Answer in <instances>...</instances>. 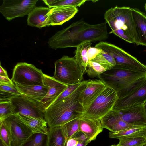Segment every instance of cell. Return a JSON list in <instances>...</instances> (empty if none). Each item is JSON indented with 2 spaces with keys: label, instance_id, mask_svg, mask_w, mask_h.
I'll use <instances>...</instances> for the list:
<instances>
[{
  "label": "cell",
  "instance_id": "ee69618b",
  "mask_svg": "<svg viewBox=\"0 0 146 146\" xmlns=\"http://www.w3.org/2000/svg\"><path fill=\"white\" fill-rule=\"evenodd\" d=\"M144 8L145 9V10L146 12V3H145V6H144Z\"/></svg>",
  "mask_w": 146,
  "mask_h": 146
},
{
  "label": "cell",
  "instance_id": "277c9868",
  "mask_svg": "<svg viewBox=\"0 0 146 146\" xmlns=\"http://www.w3.org/2000/svg\"><path fill=\"white\" fill-rule=\"evenodd\" d=\"M146 76V72L127 69L116 65L113 68L100 75L98 77L106 86L114 89L117 94L138 79Z\"/></svg>",
  "mask_w": 146,
  "mask_h": 146
},
{
  "label": "cell",
  "instance_id": "f6af8a7d",
  "mask_svg": "<svg viewBox=\"0 0 146 146\" xmlns=\"http://www.w3.org/2000/svg\"><path fill=\"white\" fill-rule=\"evenodd\" d=\"M110 146H118L117 145H115V144H114V145H111Z\"/></svg>",
  "mask_w": 146,
  "mask_h": 146
},
{
  "label": "cell",
  "instance_id": "44dd1931",
  "mask_svg": "<svg viewBox=\"0 0 146 146\" xmlns=\"http://www.w3.org/2000/svg\"><path fill=\"white\" fill-rule=\"evenodd\" d=\"M16 114L19 120L29 128L33 134L41 133L47 135L48 128L47 126V123L45 120H40L19 113Z\"/></svg>",
  "mask_w": 146,
  "mask_h": 146
},
{
  "label": "cell",
  "instance_id": "4fadbf2b",
  "mask_svg": "<svg viewBox=\"0 0 146 146\" xmlns=\"http://www.w3.org/2000/svg\"><path fill=\"white\" fill-rule=\"evenodd\" d=\"M44 85L48 87V91L40 103L45 110L51 106L67 87L55 80L53 77L44 74Z\"/></svg>",
  "mask_w": 146,
  "mask_h": 146
},
{
  "label": "cell",
  "instance_id": "8fae6325",
  "mask_svg": "<svg viewBox=\"0 0 146 146\" xmlns=\"http://www.w3.org/2000/svg\"><path fill=\"white\" fill-rule=\"evenodd\" d=\"M146 102V80L130 94L118 98L113 110H119L144 106Z\"/></svg>",
  "mask_w": 146,
  "mask_h": 146
},
{
  "label": "cell",
  "instance_id": "1f68e13d",
  "mask_svg": "<svg viewBox=\"0 0 146 146\" xmlns=\"http://www.w3.org/2000/svg\"><path fill=\"white\" fill-rule=\"evenodd\" d=\"M47 135L33 134L30 139L23 146H47Z\"/></svg>",
  "mask_w": 146,
  "mask_h": 146
},
{
  "label": "cell",
  "instance_id": "3957f363",
  "mask_svg": "<svg viewBox=\"0 0 146 146\" xmlns=\"http://www.w3.org/2000/svg\"><path fill=\"white\" fill-rule=\"evenodd\" d=\"M104 18L113 33L125 41L139 45L136 26L131 8L116 6L106 11Z\"/></svg>",
  "mask_w": 146,
  "mask_h": 146
},
{
  "label": "cell",
  "instance_id": "4316f807",
  "mask_svg": "<svg viewBox=\"0 0 146 146\" xmlns=\"http://www.w3.org/2000/svg\"><path fill=\"white\" fill-rule=\"evenodd\" d=\"M42 1L49 8L60 6L80 7L86 0H43Z\"/></svg>",
  "mask_w": 146,
  "mask_h": 146
},
{
  "label": "cell",
  "instance_id": "d6a6232c",
  "mask_svg": "<svg viewBox=\"0 0 146 146\" xmlns=\"http://www.w3.org/2000/svg\"><path fill=\"white\" fill-rule=\"evenodd\" d=\"M13 115L11 101L0 102V122Z\"/></svg>",
  "mask_w": 146,
  "mask_h": 146
},
{
  "label": "cell",
  "instance_id": "6da1fadb",
  "mask_svg": "<svg viewBox=\"0 0 146 146\" xmlns=\"http://www.w3.org/2000/svg\"><path fill=\"white\" fill-rule=\"evenodd\" d=\"M109 36L106 22L92 25L80 20L56 32L48 43L50 48L54 50L77 48L85 42L102 41Z\"/></svg>",
  "mask_w": 146,
  "mask_h": 146
},
{
  "label": "cell",
  "instance_id": "9c48e42d",
  "mask_svg": "<svg viewBox=\"0 0 146 146\" xmlns=\"http://www.w3.org/2000/svg\"><path fill=\"white\" fill-rule=\"evenodd\" d=\"M10 101L13 114L19 113L40 120H45V110L39 102L22 94L13 96Z\"/></svg>",
  "mask_w": 146,
  "mask_h": 146
},
{
  "label": "cell",
  "instance_id": "5bb4252c",
  "mask_svg": "<svg viewBox=\"0 0 146 146\" xmlns=\"http://www.w3.org/2000/svg\"><path fill=\"white\" fill-rule=\"evenodd\" d=\"M106 86L100 79L88 80L85 88L80 93L78 98V101L84 110L100 94Z\"/></svg>",
  "mask_w": 146,
  "mask_h": 146
},
{
  "label": "cell",
  "instance_id": "4dcf8cb0",
  "mask_svg": "<svg viewBox=\"0 0 146 146\" xmlns=\"http://www.w3.org/2000/svg\"><path fill=\"white\" fill-rule=\"evenodd\" d=\"M146 80V76L141 77L133 82L128 86L117 93L118 98L127 96L136 90Z\"/></svg>",
  "mask_w": 146,
  "mask_h": 146
},
{
  "label": "cell",
  "instance_id": "8d00e7d4",
  "mask_svg": "<svg viewBox=\"0 0 146 146\" xmlns=\"http://www.w3.org/2000/svg\"><path fill=\"white\" fill-rule=\"evenodd\" d=\"M102 50L94 47L90 46L88 49L87 51V55L89 61L94 58L99 53H100Z\"/></svg>",
  "mask_w": 146,
  "mask_h": 146
},
{
  "label": "cell",
  "instance_id": "836d02e7",
  "mask_svg": "<svg viewBox=\"0 0 146 146\" xmlns=\"http://www.w3.org/2000/svg\"><path fill=\"white\" fill-rule=\"evenodd\" d=\"M81 83L82 82L78 84L68 85L66 88L52 104H55L70 95L78 88L81 85Z\"/></svg>",
  "mask_w": 146,
  "mask_h": 146
},
{
  "label": "cell",
  "instance_id": "ab89813d",
  "mask_svg": "<svg viewBox=\"0 0 146 146\" xmlns=\"http://www.w3.org/2000/svg\"><path fill=\"white\" fill-rule=\"evenodd\" d=\"M78 143L74 138L71 137L67 140L66 146H76Z\"/></svg>",
  "mask_w": 146,
  "mask_h": 146
},
{
  "label": "cell",
  "instance_id": "2e32d148",
  "mask_svg": "<svg viewBox=\"0 0 146 146\" xmlns=\"http://www.w3.org/2000/svg\"><path fill=\"white\" fill-rule=\"evenodd\" d=\"M78 12L77 7L75 6L51 8L49 17L50 25H61L72 18Z\"/></svg>",
  "mask_w": 146,
  "mask_h": 146
},
{
  "label": "cell",
  "instance_id": "f546056e",
  "mask_svg": "<svg viewBox=\"0 0 146 146\" xmlns=\"http://www.w3.org/2000/svg\"><path fill=\"white\" fill-rule=\"evenodd\" d=\"M118 146H143L146 144V137L138 136L120 139Z\"/></svg>",
  "mask_w": 146,
  "mask_h": 146
},
{
  "label": "cell",
  "instance_id": "7a4b0ae2",
  "mask_svg": "<svg viewBox=\"0 0 146 146\" xmlns=\"http://www.w3.org/2000/svg\"><path fill=\"white\" fill-rule=\"evenodd\" d=\"M88 81H82L80 86L72 94L52 104L45 110L44 119L49 127L62 126L82 115L84 110L78 98Z\"/></svg>",
  "mask_w": 146,
  "mask_h": 146
},
{
  "label": "cell",
  "instance_id": "cb8c5ba5",
  "mask_svg": "<svg viewBox=\"0 0 146 146\" xmlns=\"http://www.w3.org/2000/svg\"><path fill=\"white\" fill-rule=\"evenodd\" d=\"M109 136L110 138L119 139L138 136L146 137V125L134 127L117 132L110 131Z\"/></svg>",
  "mask_w": 146,
  "mask_h": 146
},
{
  "label": "cell",
  "instance_id": "484cf974",
  "mask_svg": "<svg viewBox=\"0 0 146 146\" xmlns=\"http://www.w3.org/2000/svg\"><path fill=\"white\" fill-rule=\"evenodd\" d=\"M90 60L99 64L106 68L108 70L112 69L116 65L115 61L113 56L102 50L94 58Z\"/></svg>",
  "mask_w": 146,
  "mask_h": 146
},
{
  "label": "cell",
  "instance_id": "e575fe53",
  "mask_svg": "<svg viewBox=\"0 0 146 146\" xmlns=\"http://www.w3.org/2000/svg\"><path fill=\"white\" fill-rule=\"evenodd\" d=\"M0 90L8 92L15 95L21 94L15 85L0 84Z\"/></svg>",
  "mask_w": 146,
  "mask_h": 146
},
{
  "label": "cell",
  "instance_id": "52a82bcc",
  "mask_svg": "<svg viewBox=\"0 0 146 146\" xmlns=\"http://www.w3.org/2000/svg\"><path fill=\"white\" fill-rule=\"evenodd\" d=\"M95 47L111 54L114 58L117 65L131 70L146 72V65L115 45L102 41L96 44Z\"/></svg>",
  "mask_w": 146,
  "mask_h": 146
},
{
  "label": "cell",
  "instance_id": "7402d4cb",
  "mask_svg": "<svg viewBox=\"0 0 146 146\" xmlns=\"http://www.w3.org/2000/svg\"><path fill=\"white\" fill-rule=\"evenodd\" d=\"M47 146H66L67 139L62 126L49 127Z\"/></svg>",
  "mask_w": 146,
  "mask_h": 146
},
{
  "label": "cell",
  "instance_id": "bcb514c9",
  "mask_svg": "<svg viewBox=\"0 0 146 146\" xmlns=\"http://www.w3.org/2000/svg\"><path fill=\"white\" fill-rule=\"evenodd\" d=\"M143 146H146V144L145 145H144Z\"/></svg>",
  "mask_w": 146,
  "mask_h": 146
},
{
  "label": "cell",
  "instance_id": "ac0fdd59",
  "mask_svg": "<svg viewBox=\"0 0 146 146\" xmlns=\"http://www.w3.org/2000/svg\"><path fill=\"white\" fill-rule=\"evenodd\" d=\"M103 129L100 120L89 119L82 116L80 117L79 131L86 135L89 143L96 139Z\"/></svg>",
  "mask_w": 146,
  "mask_h": 146
},
{
  "label": "cell",
  "instance_id": "83f0119b",
  "mask_svg": "<svg viewBox=\"0 0 146 146\" xmlns=\"http://www.w3.org/2000/svg\"><path fill=\"white\" fill-rule=\"evenodd\" d=\"M79 118L72 120L62 126L67 141L79 130Z\"/></svg>",
  "mask_w": 146,
  "mask_h": 146
},
{
  "label": "cell",
  "instance_id": "74e56055",
  "mask_svg": "<svg viewBox=\"0 0 146 146\" xmlns=\"http://www.w3.org/2000/svg\"><path fill=\"white\" fill-rule=\"evenodd\" d=\"M15 95H16L0 90V102L10 101L11 98Z\"/></svg>",
  "mask_w": 146,
  "mask_h": 146
},
{
  "label": "cell",
  "instance_id": "d4e9b609",
  "mask_svg": "<svg viewBox=\"0 0 146 146\" xmlns=\"http://www.w3.org/2000/svg\"><path fill=\"white\" fill-rule=\"evenodd\" d=\"M0 138L3 146H11L12 133L11 125L6 119L0 122Z\"/></svg>",
  "mask_w": 146,
  "mask_h": 146
},
{
  "label": "cell",
  "instance_id": "5b68a950",
  "mask_svg": "<svg viewBox=\"0 0 146 146\" xmlns=\"http://www.w3.org/2000/svg\"><path fill=\"white\" fill-rule=\"evenodd\" d=\"M118 98L116 91L106 86L85 109L82 116L92 119L100 120L113 110Z\"/></svg>",
  "mask_w": 146,
  "mask_h": 146
},
{
  "label": "cell",
  "instance_id": "9a60e30c",
  "mask_svg": "<svg viewBox=\"0 0 146 146\" xmlns=\"http://www.w3.org/2000/svg\"><path fill=\"white\" fill-rule=\"evenodd\" d=\"M116 110L125 122L137 126L146 125V112L144 106Z\"/></svg>",
  "mask_w": 146,
  "mask_h": 146
},
{
  "label": "cell",
  "instance_id": "b9f144b4",
  "mask_svg": "<svg viewBox=\"0 0 146 146\" xmlns=\"http://www.w3.org/2000/svg\"><path fill=\"white\" fill-rule=\"evenodd\" d=\"M86 146L85 144L83 143H82L78 142L76 146Z\"/></svg>",
  "mask_w": 146,
  "mask_h": 146
},
{
  "label": "cell",
  "instance_id": "d6986e66",
  "mask_svg": "<svg viewBox=\"0 0 146 146\" xmlns=\"http://www.w3.org/2000/svg\"><path fill=\"white\" fill-rule=\"evenodd\" d=\"M136 26L139 45L146 46V15L137 8H131Z\"/></svg>",
  "mask_w": 146,
  "mask_h": 146
},
{
  "label": "cell",
  "instance_id": "603a6c76",
  "mask_svg": "<svg viewBox=\"0 0 146 146\" xmlns=\"http://www.w3.org/2000/svg\"><path fill=\"white\" fill-rule=\"evenodd\" d=\"M92 44L90 42L83 43L76 48L74 58L84 74L86 73L89 62L87 51Z\"/></svg>",
  "mask_w": 146,
  "mask_h": 146
},
{
  "label": "cell",
  "instance_id": "7bdbcfd3",
  "mask_svg": "<svg viewBox=\"0 0 146 146\" xmlns=\"http://www.w3.org/2000/svg\"><path fill=\"white\" fill-rule=\"evenodd\" d=\"M144 108L145 110V111L146 112V102L144 105Z\"/></svg>",
  "mask_w": 146,
  "mask_h": 146
},
{
  "label": "cell",
  "instance_id": "f1b7e54d",
  "mask_svg": "<svg viewBox=\"0 0 146 146\" xmlns=\"http://www.w3.org/2000/svg\"><path fill=\"white\" fill-rule=\"evenodd\" d=\"M108 70L107 69L99 64L92 60L89 61L86 73L89 77H98L101 74Z\"/></svg>",
  "mask_w": 146,
  "mask_h": 146
},
{
  "label": "cell",
  "instance_id": "d590c367",
  "mask_svg": "<svg viewBox=\"0 0 146 146\" xmlns=\"http://www.w3.org/2000/svg\"><path fill=\"white\" fill-rule=\"evenodd\" d=\"M72 137L74 138L78 142L84 143L86 145L89 143L86 136L81 131H78Z\"/></svg>",
  "mask_w": 146,
  "mask_h": 146
},
{
  "label": "cell",
  "instance_id": "8992f818",
  "mask_svg": "<svg viewBox=\"0 0 146 146\" xmlns=\"http://www.w3.org/2000/svg\"><path fill=\"white\" fill-rule=\"evenodd\" d=\"M53 77L58 82L68 86L81 82L84 73L74 57L64 56L54 63Z\"/></svg>",
  "mask_w": 146,
  "mask_h": 146
},
{
  "label": "cell",
  "instance_id": "30bf717a",
  "mask_svg": "<svg viewBox=\"0 0 146 146\" xmlns=\"http://www.w3.org/2000/svg\"><path fill=\"white\" fill-rule=\"evenodd\" d=\"M38 0H4L0 6V12L8 21L19 17L28 15Z\"/></svg>",
  "mask_w": 146,
  "mask_h": 146
},
{
  "label": "cell",
  "instance_id": "e0dca14e",
  "mask_svg": "<svg viewBox=\"0 0 146 146\" xmlns=\"http://www.w3.org/2000/svg\"><path fill=\"white\" fill-rule=\"evenodd\" d=\"M51 8L43 7H35L28 15V25L42 28L50 25V15Z\"/></svg>",
  "mask_w": 146,
  "mask_h": 146
},
{
  "label": "cell",
  "instance_id": "ba28073f",
  "mask_svg": "<svg viewBox=\"0 0 146 146\" xmlns=\"http://www.w3.org/2000/svg\"><path fill=\"white\" fill-rule=\"evenodd\" d=\"M43 74L41 70L32 64L20 62L13 69L11 80L15 84L24 86L42 85Z\"/></svg>",
  "mask_w": 146,
  "mask_h": 146
},
{
  "label": "cell",
  "instance_id": "ffe728a7",
  "mask_svg": "<svg viewBox=\"0 0 146 146\" xmlns=\"http://www.w3.org/2000/svg\"><path fill=\"white\" fill-rule=\"evenodd\" d=\"M17 88L22 94L35 100L40 102L48 91V87L44 84L33 86H24L15 84Z\"/></svg>",
  "mask_w": 146,
  "mask_h": 146
},
{
  "label": "cell",
  "instance_id": "f35d334b",
  "mask_svg": "<svg viewBox=\"0 0 146 146\" xmlns=\"http://www.w3.org/2000/svg\"><path fill=\"white\" fill-rule=\"evenodd\" d=\"M0 84L14 85L11 79H10L8 76H0Z\"/></svg>",
  "mask_w": 146,
  "mask_h": 146
},
{
  "label": "cell",
  "instance_id": "7c38bea8",
  "mask_svg": "<svg viewBox=\"0 0 146 146\" xmlns=\"http://www.w3.org/2000/svg\"><path fill=\"white\" fill-rule=\"evenodd\" d=\"M7 119L11 127V146H23L30 139L33 133L19 120L16 114L13 115Z\"/></svg>",
  "mask_w": 146,
  "mask_h": 146
},
{
  "label": "cell",
  "instance_id": "60d3db41",
  "mask_svg": "<svg viewBox=\"0 0 146 146\" xmlns=\"http://www.w3.org/2000/svg\"><path fill=\"white\" fill-rule=\"evenodd\" d=\"M0 76L8 77L7 72L2 67L1 63L0 64Z\"/></svg>",
  "mask_w": 146,
  "mask_h": 146
}]
</instances>
